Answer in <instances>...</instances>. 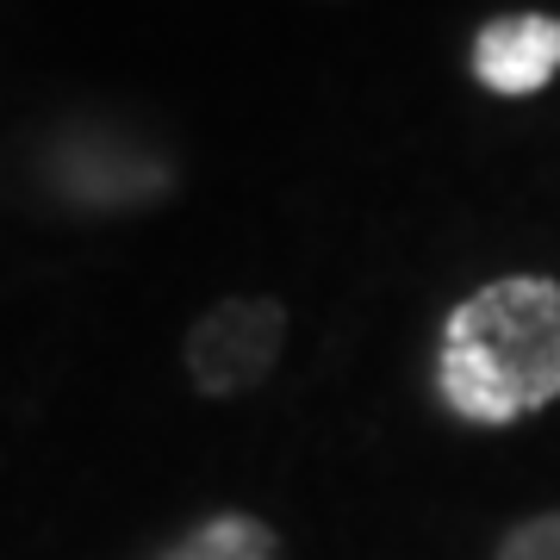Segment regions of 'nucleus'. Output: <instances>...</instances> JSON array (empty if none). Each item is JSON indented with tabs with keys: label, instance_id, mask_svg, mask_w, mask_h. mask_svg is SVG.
Segmentation results:
<instances>
[{
	"label": "nucleus",
	"instance_id": "obj_5",
	"mask_svg": "<svg viewBox=\"0 0 560 560\" xmlns=\"http://www.w3.org/2000/svg\"><path fill=\"white\" fill-rule=\"evenodd\" d=\"M492 560H560V511H541V517H523L517 529H504Z\"/></svg>",
	"mask_w": 560,
	"mask_h": 560
},
{
	"label": "nucleus",
	"instance_id": "obj_3",
	"mask_svg": "<svg viewBox=\"0 0 560 560\" xmlns=\"http://www.w3.org/2000/svg\"><path fill=\"white\" fill-rule=\"evenodd\" d=\"M467 69L486 94L499 101H529L560 75V20L555 13H499L474 32Z\"/></svg>",
	"mask_w": 560,
	"mask_h": 560
},
{
	"label": "nucleus",
	"instance_id": "obj_4",
	"mask_svg": "<svg viewBox=\"0 0 560 560\" xmlns=\"http://www.w3.org/2000/svg\"><path fill=\"white\" fill-rule=\"evenodd\" d=\"M156 560H287V555H280V536L261 517L224 511V517H206L200 529H187Z\"/></svg>",
	"mask_w": 560,
	"mask_h": 560
},
{
	"label": "nucleus",
	"instance_id": "obj_2",
	"mask_svg": "<svg viewBox=\"0 0 560 560\" xmlns=\"http://www.w3.org/2000/svg\"><path fill=\"white\" fill-rule=\"evenodd\" d=\"M280 342H287V305L268 293H231L194 318L180 361L200 399H237L275 374Z\"/></svg>",
	"mask_w": 560,
	"mask_h": 560
},
{
	"label": "nucleus",
	"instance_id": "obj_1",
	"mask_svg": "<svg viewBox=\"0 0 560 560\" xmlns=\"http://www.w3.org/2000/svg\"><path fill=\"white\" fill-rule=\"evenodd\" d=\"M436 393L460 423H517L560 399V280L504 275L448 312Z\"/></svg>",
	"mask_w": 560,
	"mask_h": 560
}]
</instances>
